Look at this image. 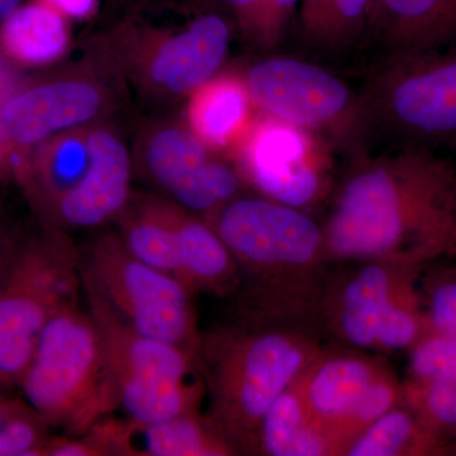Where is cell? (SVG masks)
<instances>
[{
    "instance_id": "obj_15",
    "label": "cell",
    "mask_w": 456,
    "mask_h": 456,
    "mask_svg": "<svg viewBox=\"0 0 456 456\" xmlns=\"http://www.w3.org/2000/svg\"><path fill=\"white\" fill-rule=\"evenodd\" d=\"M102 103L101 90L90 83L41 84L9 99L0 110V130L16 145H36L56 132L88 122Z\"/></svg>"
},
{
    "instance_id": "obj_28",
    "label": "cell",
    "mask_w": 456,
    "mask_h": 456,
    "mask_svg": "<svg viewBox=\"0 0 456 456\" xmlns=\"http://www.w3.org/2000/svg\"><path fill=\"white\" fill-rule=\"evenodd\" d=\"M47 428L27 402L0 395V456L41 455Z\"/></svg>"
},
{
    "instance_id": "obj_1",
    "label": "cell",
    "mask_w": 456,
    "mask_h": 456,
    "mask_svg": "<svg viewBox=\"0 0 456 456\" xmlns=\"http://www.w3.org/2000/svg\"><path fill=\"white\" fill-rule=\"evenodd\" d=\"M358 155L336 183L322 224L330 263L392 260L425 268L452 257L456 170L448 159L416 149Z\"/></svg>"
},
{
    "instance_id": "obj_21",
    "label": "cell",
    "mask_w": 456,
    "mask_h": 456,
    "mask_svg": "<svg viewBox=\"0 0 456 456\" xmlns=\"http://www.w3.org/2000/svg\"><path fill=\"white\" fill-rule=\"evenodd\" d=\"M297 379L273 402L261 419L253 452L268 456H338L334 443L305 406Z\"/></svg>"
},
{
    "instance_id": "obj_13",
    "label": "cell",
    "mask_w": 456,
    "mask_h": 456,
    "mask_svg": "<svg viewBox=\"0 0 456 456\" xmlns=\"http://www.w3.org/2000/svg\"><path fill=\"white\" fill-rule=\"evenodd\" d=\"M388 367L386 360L370 351L323 347L297 379L305 406L334 443L338 456L346 452L351 416Z\"/></svg>"
},
{
    "instance_id": "obj_33",
    "label": "cell",
    "mask_w": 456,
    "mask_h": 456,
    "mask_svg": "<svg viewBox=\"0 0 456 456\" xmlns=\"http://www.w3.org/2000/svg\"><path fill=\"white\" fill-rule=\"evenodd\" d=\"M22 241L0 228V287Z\"/></svg>"
},
{
    "instance_id": "obj_17",
    "label": "cell",
    "mask_w": 456,
    "mask_h": 456,
    "mask_svg": "<svg viewBox=\"0 0 456 456\" xmlns=\"http://www.w3.org/2000/svg\"><path fill=\"white\" fill-rule=\"evenodd\" d=\"M231 35L230 18L217 11L200 14L158 47L150 61V77L167 92H193L220 71Z\"/></svg>"
},
{
    "instance_id": "obj_16",
    "label": "cell",
    "mask_w": 456,
    "mask_h": 456,
    "mask_svg": "<svg viewBox=\"0 0 456 456\" xmlns=\"http://www.w3.org/2000/svg\"><path fill=\"white\" fill-rule=\"evenodd\" d=\"M86 156L82 178L55 200L57 215L69 226H98L118 215L127 203L131 164L121 141L108 131L93 132Z\"/></svg>"
},
{
    "instance_id": "obj_9",
    "label": "cell",
    "mask_w": 456,
    "mask_h": 456,
    "mask_svg": "<svg viewBox=\"0 0 456 456\" xmlns=\"http://www.w3.org/2000/svg\"><path fill=\"white\" fill-rule=\"evenodd\" d=\"M244 77L257 112L359 154L367 140L359 92L338 75L299 57L272 55L254 62Z\"/></svg>"
},
{
    "instance_id": "obj_14",
    "label": "cell",
    "mask_w": 456,
    "mask_h": 456,
    "mask_svg": "<svg viewBox=\"0 0 456 456\" xmlns=\"http://www.w3.org/2000/svg\"><path fill=\"white\" fill-rule=\"evenodd\" d=\"M86 436L97 446L101 455L139 456H227L235 455L231 446L208 417L188 413L141 422L101 419Z\"/></svg>"
},
{
    "instance_id": "obj_32",
    "label": "cell",
    "mask_w": 456,
    "mask_h": 456,
    "mask_svg": "<svg viewBox=\"0 0 456 456\" xmlns=\"http://www.w3.org/2000/svg\"><path fill=\"white\" fill-rule=\"evenodd\" d=\"M57 9L65 17L86 20L97 12L99 0H38Z\"/></svg>"
},
{
    "instance_id": "obj_29",
    "label": "cell",
    "mask_w": 456,
    "mask_h": 456,
    "mask_svg": "<svg viewBox=\"0 0 456 456\" xmlns=\"http://www.w3.org/2000/svg\"><path fill=\"white\" fill-rule=\"evenodd\" d=\"M408 354L410 379L456 383V336L426 332Z\"/></svg>"
},
{
    "instance_id": "obj_20",
    "label": "cell",
    "mask_w": 456,
    "mask_h": 456,
    "mask_svg": "<svg viewBox=\"0 0 456 456\" xmlns=\"http://www.w3.org/2000/svg\"><path fill=\"white\" fill-rule=\"evenodd\" d=\"M179 263V281L191 292L231 297L239 285L232 255L208 221L167 207Z\"/></svg>"
},
{
    "instance_id": "obj_18",
    "label": "cell",
    "mask_w": 456,
    "mask_h": 456,
    "mask_svg": "<svg viewBox=\"0 0 456 456\" xmlns=\"http://www.w3.org/2000/svg\"><path fill=\"white\" fill-rule=\"evenodd\" d=\"M368 35L383 55L456 40V0H373Z\"/></svg>"
},
{
    "instance_id": "obj_27",
    "label": "cell",
    "mask_w": 456,
    "mask_h": 456,
    "mask_svg": "<svg viewBox=\"0 0 456 456\" xmlns=\"http://www.w3.org/2000/svg\"><path fill=\"white\" fill-rule=\"evenodd\" d=\"M428 332L456 336V264L432 261L419 275Z\"/></svg>"
},
{
    "instance_id": "obj_23",
    "label": "cell",
    "mask_w": 456,
    "mask_h": 456,
    "mask_svg": "<svg viewBox=\"0 0 456 456\" xmlns=\"http://www.w3.org/2000/svg\"><path fill=\"white\" fill-rule=\"evenodd\" d=\"M456 455V441L437 436L403 403L369 426L345 456Z\"/></svg>"
},
{
    "instance_id": "obj_25",
    "label": "cell",
    "mask_w": 456,
    "mask_h": 456,
    "mask_svg": "<svg viewBox=\"0 0 456 456\" xmlns=\"http://www.w3.org/2000/svg\"><path fill=\"white\" fill-rule=\"evenodd\" d=\"M119 239L136 259L179 279L178 255L167 207H149L128 220Z\"/></svg>"
},
{
    "instance_id": "obj_6",
    "label": "cell",
    "mask_w": 456,
    "mask_h": 456,
    "mask_svg": "<svg viewBox=\"0 0 456 456\" xmlns=\"http://www.w3.org/2000/svg\"><path fill=\"white\" fill-rule=\"evenodd\" d=\"M86 297L137 334L200 355L193 292L167 273L136 259L119 237H101L80 256Z\"/></svg>"
},
{
    "instance_id": "obj_7",
    "label": "cell",
    "mask_w": 456,
    "mask_h": 456,
    "mask_svg": "<svg viewBox=\"0 0 456 456\" xmlns=\"http://www.w3.org/2000/svg\"><path fill=\"white\" fill-rule=\"evenodd\" d=\"M80 254L60 233L22 241L0 287V387L18 386L42 331L77 303Z\"/></svg>"
},
{
    "instance_id": "obj_30",
    "label": "cell",
    "mask_w": 456,
    "mask_h": 456,
    "mask_svg": "<svg viewBox=\"0 0 456 456\" xmlns=\"http://www.w3.org/2000/svg\"><path fill=\"white\" fill-rule=\"evenodd\" d=\"M301 0H261L254 41L273 50L284 40Z\"/></svg>"
},
{
    "instance_id": "obj_2",
    "label": "cell",
    "mask_w": 456,
    "mask_h": 456,
    "mask_svg": "<svg viewBox=\"0 0 456 456\" xmlns=\"http://www.w3.org/2000/svg\"><path fill=\"white\" fill-rule=\"evenodd\" d=\"M207 221L236 263L239 318L320 329L318 311L332 265L322 224L261 194L237 196Z\"/></svg>"
},
{
    "instance_id": "obj_36",
    "label": "cell",
    "mask_w": 456,
    "mask_h": 456,
    "mask_svg": "<svg viewBox=\"0 0 456 456\" xmlns=\"http://www.w3.org/2000/svg\"><path fill=\"white\" fill-rule=\"evenodd\" d=\"M2 165H3V161H2V152H0V170H2Z\"/></svg>"
},
{
    "instance_id": "obj_31",
    "label": "cell",
    "mask_w": 456,
    "mask_h": 456,
    "mask_svg": "<svg viewBox=\"0 0 456 456\" xmlns=\"http://www.w3.org/2000/svg\"><path fill=\"white\" fill-rule=\"evenodd\" d=\"M211 2L215 4V11L235 20L245 35L254 40L261 0H211Z\"/></svg>"
},
{
    "instance_id": "obj_10",
    "label": "cell",
    "mask_w": 456,
    "mask_h": 456,
    "mask_svg": "<svg viewBox=\"0 0 456 456\" xmlns=\"http://www.w3.org/2000/svg\"><path fill=\"white\" fill-rule=\"evenodd\" d=\"M329 141L317 132L259 113L233 150L237 170L261 196L308 212L334 191Z\"/></svg>"
},
{
    "instance_id": "obj_34",
    "label": "cell",
    "mask_w": 456,
    "mask_h": 456,
    "mask_svg": "<svg viewBox=\"0 0 456 456\" xmlns=\"http://www.w3.org/2000/svg\"><path fill=\"white\" fill-rule=\"evenodd\" d=\"M20 5H22V0H0V23L11 16Z\"/></svg>"
},
{
    "instance_id": "obj_8",
    "label": "cell",
    "mask_w": 456,
    "mask_h": 456,
    "mask_svg": "<svg viewBox=\"0 0 456 456\" xmlns=\"http://www.w3.org/2000/svg\"><path fill=\"white\" fill-rule=\"evenodd\" d=\"M116 387L118 408L141 424L200 412L206 398L200 355L137 334L88 298Z\"/></svg>"
},
{
    "instance_id": "obj_5",
    "label": "cell",
    "mask_w": 456,
    "mask_h": 456,
    "mask_svg": "<svg viewBox=\"0 0 456 456\" xmlns=\"http://www.w3.org/2000/svg\"><path fill=\"white\" fill-rule=\"evenodd\" d=\"M18 386L51 428L83 436L118 408L103 340L77 303L51 318Z\"/></svg>"
},
{
    "instance_id": "obj_19",
    "label": "cell",
    "mask_w": 456,
    "mask_h": 456,
    "mask_svg": "<svg viewBox=\"0 0 456 456\" xmlns=\"http://www.w3.org/2000/svg\"><path fill=\"white\" fill-rule=\"evenodd\" d=\"M257 114L244 74L218 73L191 93L189 130L212 151H233Z\"/></svg>"
},
{
    "instance_id": "obj_11",
    "label": "cell",
    "mask_w": 456,
    "mask_h": 456,
    "mask_svg": "<svg viewBox=\"0 0 456 456\" xmlns=\"http://www.w3.org/2000/svg\"><path fill=\"white\" fill-rule=\"evenodd\" d=\"M330 270L318 311L321 334L341 347L375 353L384 314L425 268L392 260L341 263ZM377 354V353H375Z\"/></svg>"
},
{
    "instance_id": "obj_4",
    "label": "cell",
    "mask_w": 456,
    "mask_h": 456,
    "mask_svg": "<svg viewBox=\"0 0 456 456\" xmlns=\"http://www.w3.org/2000/svg\"><path fill=\"white\" fill-rule=\"evenodd\" d=\"M359 95L367 139L456 154V40L383 55Z\"/></svg>"
},
{
    "instance_id": "obj_24",
    "label": "cell",
    "mask_w": 456,
    "mask_h": 456,
    "mask_svg": "<svg viewBox=\"0 0 456 456\" xmlns=\"http://www.w3.org/2000/svg\"><path fill=\"white\" fill-rule=\"evenodd\" d=\"M373 0H301L303 38L316 49L344 51L368 35Z\"/></svg>"
},
{
    "instance_id": "obj_3",
    "label": "cell",
    "mask_w": 456,
    "mask_h": 456,
    "mask_svg": "<svg viewBox=\"0 0 456 456\" xmlns=\"http://www.w3.org/2000/svg\"><path fill=\"white\" fill-rule=\"evenodd\" d=\"M320 329L239 320L200 338L208 419L235 452H253L268 408L323 350Z\"/></svg>"
},
{
    "instance_id": "obj_12",
    "label": "cell",
    "mask_w": 456,
    "mask_h": 456,
    "mask_svg": "<svg viewBox=\"0 0 456 456\" xmlns=\"http://www.w3.org/2000/svg\"><path fill=\"white\" fill-rule=\"evenodd\" d=\"M187 128L156 132L146 147V163L152 178L189 211H217L240 196L242 178L237 167L212 155Z\"/></svg>"
},
{
    "instance_id": "obj_35",
    "label": "cell",
    "mask_w": 456,
    "mask_h": 456,
    "mask_svg": "<svg viewBox=\"0 0 456 456\" xmlns=\"http://www.w3.org/2000/svg\"><path fill=\"white\" fill-rule=\"evenodd\" d=\"M452 257H456V200H455V245H454V253H452Z\"/></svg>"
},
{
    "instance_id": "obj_22",
    "label": "cell",
    "mask_w": 456,
    "mask_h": 456,
    "mask_svg": "<svg viewBox=\"0 0 456 456\" xmlns=\"http://www.w3.org/2000/svg\"><path fill=\"white\" fill-rule=\"evenodd\" d=\"M68 20L38 0L20 5L0 23V49L20 64H50L68 49Z\"/></svg>"
},
{
    "instance_id": "obj_26",
    "label": "cell",
    "mask_w": 456,
    "mask_h": 456,
    "mask_svg": "<svg viewBox=\"0 0 456 456\" xmlns=\"http://www.w3.org/2000/svg\"><path fill=\"white\" fill-rule=\"evenodd\" d=\"M402 403L437 436L456 441V383L406 378Z\"/></svg>"
}]
</instances>
